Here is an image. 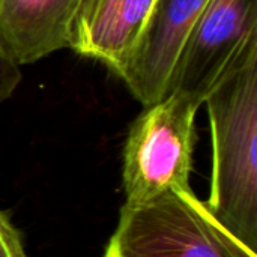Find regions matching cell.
I'll use <instances>...</instances> for the list:
<instances>
[{"mask_svg": "<svg viewBox=\"0 0 257 257\" xmlns=\"http://www.w3.org/2000/svg\"><path fill=\"white\" fill-rule=\"evenodd\" d=\"M212 175L208 200L215 220L257 253V33L205 96Z\"/></svg>", "mask_w": 257, "mask_h": 257, "instance_id": "1", "label": "cell"}, {"mask_svg": "<svg viewBox=\"0 0 257 257\" xmlns=\"http://www.w3.org/2000/svg\"><path fill=\"white\" fill-rule=\"evenodd\" d=\"M104 257H257L191 190L123 205Z\"/></svg>", "mask_w": 257, "mask_h": 257, "instance_id": "2", "label": "cell"}, {"mask_svg": "<svg viewBox=\"0 0 257 257\" xmlns=\"http://www.w3.org/2000/svg\"><path fill=\"white\" fill-rule=\"evenodd\" d=\"M203 101L172 92L145 107L123 146L125 205H140L167 191H188L196 145V116Z\"/></svg>", "mask_w": 257, "mask_h": 257, "instance_id": "3", "label": "cell"}, {"mask_svg": "<svg viewBox=\"0 0 257 257\" xmlns=\"http://www.w3.org/2000/svg\"><path fill=\"white\" fill-rule=\"evenodd\" d=\"M256 33L257 0H208L176 60L169 93L185 92L205 101L241 47Z\"/></svg>", "mask_w": 257, "mask_h": 257, "instance_id": "4", "label": "cell"}, {"mask_svg": "<svg viewBox=\"0 0 257 257\" xmlns=\"http://www.w3.org/2000/svg\"><path fill=\"white\" fill-rule=\"evenodd\" d=\"M208 0H155L117 77L148 107L169 93L181 50Z\"/></svg>", "mask_w": 257, "mask_h": 257, "instance_id": "5", "label": "cell"}, {"mask_svg": "<svg viewBox=\"0 0 257 257\" xmlns=\"http://www.w3.org/2000/svg\"><path fill=\"white\" fill-rule=\"evenodd\" d=\"M155 0H81L68 48L119 74Z\"/></svg>", "mask_w": 257, "mask_h": 257, "instance_id": "6", "label": "cell"}, {"mask_svg": "<svg viewBox=\"0 0 257 257\" xmlns=\"http://www.w3.org/2000/svg\"><path fill=\"white\" fill-rule=\"evenodd\" d=\"M81 0H0V38L23 66L68 47Z\"/></svg>", "mask_w": 257, "mask_h": 257, "instance_id": "7", "label": "cell"}, {"mask_svg": "<svg viewBox=\"0 0 257 257\" xmlns=\"http://www.w3.org/2000/svg\"><path fill=\"white\" fill-rule=\"evenodd\" d=\"M21 83V66L14 60L0 38V102L6 101Z\"/></svg>", "mask_w": 257, "mask_h": 257, "instance_id": "8", "label": "cell"}, {"mask_svg": "<svg viewBox=\"0 0 257 257\" xmlns=\"http://www.w3.org/2000/svg\"><path fill=\"white\" fill-rule=\"evenodd\" d=\"M0 257H29L18 230L5 212H0Z\"/></svg>", "mask_w": 257, "mask_h": 257, "instance_id": "9", "label": "cell"}]
</instances>
